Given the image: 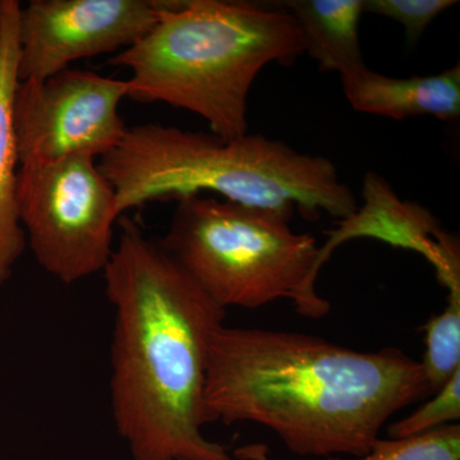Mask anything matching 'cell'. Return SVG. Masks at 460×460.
<instances>
[{"mask_svg": "<svg viewBox=\"0 0 460 460\" xmlns=\"http://www.w3.org/2000/svg\"><path fill=\"white\" fill-rule=\"evenodd\" d=\"M422 366L429 394H435L460 368V288L450 289L444 313L426 323Z\"/></svg>", "mask_w": 460, "mask_h": 460, "instance_id": "cell-13", "label": "cell"}, {"mask_svg": "<svg viewBox=\"0 0 460 460\" xmlns=\"http://www.w3.org/2000/svg\"><path fill=\"white\" fill-rule=\"evenodd\" d=\"M241 460H270L266 445L238 447ZM357 460H460V426L447 425L408 438H378L371 452Z\"/></svg>", "mask_w": 460, "mask_h": 460, "instance_id": "cell-12", "label": "cell"}, {"mask_svg": "<svg viewBox=\"0 0 460 460\" xmlns=\"http://www.w3.org/2000/svg\"><path fill=\"white\" fill-rule=\"evenodd\" d=\"M17 0H3L0 20V287L4 286L14 266L25 252L27 238L21 224L17 202L20 168L13 102L18 78Z\"/></svg>", "mask_w": 460, "mask_h": 460, "instance_id": "cell-9", "label": "cell"}, {"mask_svg": "<svg viewBox=\"0 0 460 460\" xmlns=\"http://www.w3.org/2000/svg\"><path fill=\"white\" fill-rule=\"evenodd\" d=\"M165 7L166 0H31L21 5L20 83L44 81L77 60L128 49L150 32Z\"/></svg>", "mask_w": 460, "mask_h": 460, "instance_id": "cell-8", "label": "cell"}, {"mask_svg": "<svg viewBox=\"0 0 460 460\" xmlns=\"http://www.w3.org/2000/svg\"><path fill=\"white\" fill-rule=\"evenodd\" d=\"M280 4L296 18L305 53L319 63L321 71L344 77L365 68L358 36L363 0H288Z\"/></svg>", "mask_w": 460, "mask_h": 460, "instance_id": "cell-11", "label": "cell"}, {"mask_svg": "<svg viewBox=\"0 0 460 460\" xmlns=\"http://www.w3.org/2000/svg\"><path fill=\"white\" fill-rule=\"evenodd\" d=\"M2 7H3V0H0V20H2Z\"/></svg>", "mask_w": 460, "mask_h": 460, "instance_id": "cell-16", "label": "cell"}, {"mask_svg": "<svg viewBox=\"0 0 460 460\" xmlns=\"http://www.w3.org/2000/svg\"><path fill=\"white\" fill-rule=\"evenodd\" d=\"M429 394L420 362L279 330L226 328L208 350L206 425L253 422L299 456H366L396 411Z\"/></svg>", "mask_w": 460, "mask_h": 460, "instance_id": "cell-1", "label": "cell"}, {"mask_svg": "<svg viewBox=\"0 0 460 460\" xmlns=\"http://www.w3.org/2000/svg\"><path fill=\"white\" fill-rule=\"evenodd\" d=\"M17 202L39 265L66 286L104 271L113 255L117 193L98 160L20 166Z\"/></svg>", "mask_w": 460, "mask_h": 460, "instance_id": "cell-6", "label": "cell"}, {"mask_svg": "<svg viewBox=\"0 0 460 460\" xmlns=\"http://www.w3.org/2000/svg\"><path fill=\"white\" fill-rule=\"evenodd\" d=\"M124 98L128 81L72 66L44 81L18 84L13 120L20 166L107 155L128 129L119 114Z\"/></svg>", "mask_w": 460, "mask_h": 460, "instance_id": "cell-7", "label": "cell"}, {"mask_svg": "<svg viewBox=\"0 0 460 460\" xmlns=\"http://www.w3.org/2000/svg\"><path fill=\"white\" fill-rule=\"evenodd\" d=\"M120 229L102 271L118 435L133 460H230L202 432L208 350L226 310L137 224Z\"/></svg>", "mask_w": 460, "mask_h": 460, "instance_id": "cell-2", "label": "cell"}, {"mask_svg": "<svg viewBox=\"0 0 460 460\" xmlns=\"http://www.w3.org/2000/svg\"><path fill=\"white\" fill-rule=\"evenodd\" d=\"M304 53L301 29L280 2L166 0L150 32L109 65L131 71L129 99L192 111L233 140L248 133V93L260 72Z\"/></svg>", "mask_w": 460, "mask_h": 460, "instance_id": "cell-3", "label": "cell"}, {"mask_svg": "<svg viewBox=\"0 0 460 460\" xmlns=\"http://www.w3.org/2000/svg\"><path fill=\"white\" fill-rule=\"evenodd\" d=\"M458 2L454 0H363V12L401 23L410 44L422 38L429 23Z\"/></svg>", "mask_w": 460, "mask_h": 460, "instance_id": "cell-15", "label": "cell"}, {"mask_svg": "<svg viewBox=\"0 0 460 460\" xmlns=\"http://www.w3.org/2000/svg\"><path fill=\"white\" fill-rule=\"evenodd\" d=\"M284 215L201 195L178 199L160 243L217 305L259 308L290 299L320 319L332 305L317 295L323 261L316 239Z\"/></svg>", "mask_w": 460, "mask_h": 460, "instance_id": "cell-5", "label": "cell"}, {"mask_svg": "<svg viewBox=\"0 0 460 460\" xmlns=\"http://www.w3.org/2000/svg\"><path fill=\"white\" fill-rule=\"evenodd\" d=\"M460 419V368L441 387L431 401L419 408L407 419L393 423L392 438H408L428 434Z\"/></svg>", "mask_w": 460, "mask_h": 460, "instance_id": "cell-14", "label": "cell"}, {"mask_svg": "<svg viewBox=\"0 0 460 460\" xmlns=\"http://www.w3.org/2000/svg\"><path fill=\"white\" fill-rule=\"evenodd\" d=\"M98 164L113 184L119 215L201 192L288 219L298 210L313 222L323 213L347 220L358 210L332 160L262 135L224 140L213 133L137 124Z\"/></svg>", "mask_w": 460, "mask_h": 460, "instance_id": "cell-4", "label": "cell"}, {"mask_svg": "<svg viewBox=\"0 0 460 460\" xmlns=\"http://www.w3.org/2000/svg\"><path fill=\"white\" fill-rule=\"evenodd\" d=\"M343 90L354 111L402 120L432 115L441 120L458 119L460 115V66L443 74L389 77L367 66L341 77Z\"/></svg>", "mask_w": 460, "mask_h": 460, "instance_id": "cell-10", "label": "cell"}]
</instances>
